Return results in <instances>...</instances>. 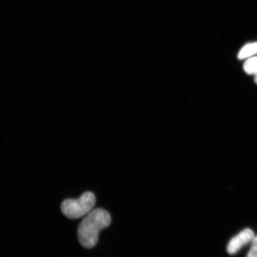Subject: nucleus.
Returning <instances> with one entry per match:
<instances>
[{
  "instance_id": "nucleus-1",
  "label": "nucleus",
  "mask_w": 257,
  "mask_h": 257,
  "mask_svg": "<svg viewBox=\"0 0 257 257\" xmlns=\"http://www.w3.org/2000/svg\"><path fill=\"white\" fill-rule=\"evenodd\" d=\"M110 214L102 208L92 210L80 222L78 228L79 242L83 248L91 249L97 244L99 233L110 226Z\"/></svg>"
},
{
  "instance_id": "nucleus-2",
  "label": "nucleus",
  "mask_w": 257,
  "mask_h": 257,
  "mask_svg": "<svg viewBox=\"0 0 257 257\" xmlns=\"http://www.w3.org/2000/svg\"><path fill=\"white\" fill-rule=\"evenodd\" d=\"M96 203L95 196L91 192H85L77 199H67L61 204L64 216L70 219H78L87 215Z\"/></svg>"
},
{
  "instance_id": "nucleus-6",
  "label": "nucleus",
  "mask_w": 257,
  "mask_h": 257,
  "mask_svg": "<svg viewBox=\"0 0 257 257\" xmlns=\"http://www.w3.org/2000/svg\"><path fill=\"white\" fill-rule=\"evenodd\" d=\"M246 257H257V236L252 240L251 246Z\"/></svg>"
},
{
  "instance_id": "nucleus-7",
  "label": "nucleus",
  "mask_w": 257,
  "mask_h": 257,
  "mask_svg": "<svg viewBox=\"0 0 257 257\" xmlns=\"http://www.w3.org/2000/svg\"><path fill=\"white\" fill-rule=\"evenodd\" d=\"M254 80H255V83H256V84H257V74H256V75H255V79H254Z\"/></svg>"
},
{
  "instance_id": "nucleus-4",
  "label": "nucleus",
  "mask_w": 257,
  "mask_h": 257,
  "mask_svg": "<svg viewBox=\"0 0 257 257\" xmlns=\"http://www.w3.org/2000/svg\"><path fill=\"white\" fill-rule=\"evenodd\" d=\"M257 54V43L246 44L239 51L238 59L242 60Z\"/></svg>"
},
{
  "instance_id": "nucleus-5",
  "label": "nucleus",
  "mask_w": 257,
  "mask_h": 257,
  "mask_svg": "<svg viewBox=\"0 0 257 257\" xmlns=\"http://www.w3.org/2000/svg\"><path fill=\"white\" fill-rule=\"evenodd\" d=\"M243 69L249 75H256L257 74V57L249 58L244 63Z\"/></svg>"
},
{
  "instance_id": "nucleus-3",
  "label": "nucleus",
  "mask_w": 257,
  "mask_h": 257,
  "mask_svg": "<svg viewBox=\"0 0 257 257\" xmlns=\"http://www.w3.org/2000/svg\"><path fill=\"white\" fill-rule=\"evenodd\" d=\"M255 234L252 230L245 229L233 237L228 244L227 250L230 255H233L254 238Z\"/></svg>"
}]
</instances>
